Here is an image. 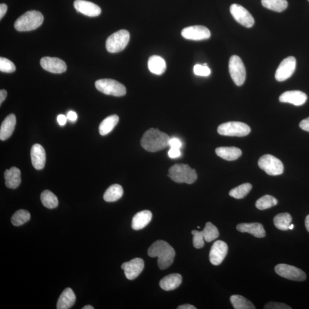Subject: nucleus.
<instances>
[{
  "instance_id": "obj_24",
  "label": "nucleus",
  "mask_w": 309,
  "mask_h": 309,
  "mask_svg": "<svg viewBox=\"0 0 309 309\" xmlns=\"http://www.w3.org/2000/svg\"><path fill=\"white\" fill-rule=\"evenodd\" d=\"M182 282V277L179 274L174 273L164 277L159 282L160 287L164 290L171 291L176 289Z\"/></svg>"
},
{
  "instance_id": "obj_6",
  "label": "nucleus",
  "mask_w": 309,
  "mask_h": 309,
  "mask_svg": "<svg viewBox=\"0 0 309 309\" xmlns=\"http://www.w3.org/2000/svg\"><path fill=\"white\" fill-rule=\"evenodd\" d=\"M130 38L127 30L122 29L110 35L106 41V49L110 53L122 51L127 46Z\"/></svg>"
},
{
  "instance_id": "obj_2",
  "label": "nucleus",
  "mask_w": 309,
  "mask_h": 309,
  "mask_svg": "<svg viewBox=\"0 0 309 309\" xmlns=\"http://www.w3.org/2000/svg\"><path fill=\"white\" fill-rule=\"evenodd\" d=\"M170 137L158 129H150L144 133L140 141L141 146L149 152H157L169 146Z\"/></svg>"
},
{
  "instance_id": "obj_9",
  "label": "nucleus",
  "mask_w": 309,
  "mask_h": 309,
  "mask_svg": "<svg viewBox=\"0 0 309 309\" xmlns=\"http://www.w3.org/2000/svg\"><path fill=\"white\" fill-rule=\"evenodd\" d=\"M228 68L234 83L237 86L243 85L246 80V72L243 63L239 56L233 55L231 57Z\"/></svg>"
},
{
  "instance_id": "obj_35",
  "label": "nucleus",
  "mask_w": 309,
  "mask_h": 309,
  "mask_svg": "<svg viewBox=\"0 0 309 309\" xmlns=\"http://www.w3.org/2000/svg\"><path fill=\"white\" fill-rule=\"evenodd\" d=\"M202 231L204 239L207 243H210L217 239L220 236L218 228L212 223L207 222Z\"/></svg>"
},
{
  "instance_id": "obj_53",
  "label": "nucleus",
  "mask_w": 309,
  "mask_h": 309,
  "mask_svg": "<svg viewBox=\"0 0 309 309\" xmlns=\"http://www.w3.org/2000/svg\"><path fill=\"white\" fill-rule=\"evenodd\" d=\"M308 1H309V0H308Z\"/></svg>"
},
{
  "instance_id": "obj_3",
  "label": "nucleus",
  "mask_w": 309,
  "mask_h": 309,
  "mask_svg": "<svg viewBox=\"0 0 309 309\" xmlns=\"http://www.w3.org/2000/svg\"><path fill=\"white\" fill-rule=\"evenodd\" d=\"M44 21L41 12L29 11L20 16L15 23V28L20 32L31 31L38 28Z\"/></svg>"
},
{
  "instance_id": "obj_21",
  "label": "nucleus",
  "mask_w": 309,
  "mask_h": 309,
  "mask_svg": "<svg viewBox=\"0 0 309 309\" xmlns=\"http://www.w3.org/2000/svg\"><path fill=\"white\" fill-rule=\"evenodd\" d=\"M237 229L241 233H249L257 238H263L266 236L263 224L259 223H241L238 224Z\"/></svg>"
},
{
  "instance_id": "obj_14",
  "label": "nucleus",
  "mask_w": 309,
  "mask_h": 309,
  "mask_svg": "<svg viewBox=\"0 0 309 309\" xmlns=\"http://www.w3.org/2000/svg\"><path fill=\"white\" fill-rule=\"evenodd\" d=\"M121 267L124 270V274L128 280H135L144 269V261L142 258H134L127 263L123 264Z\"/></svg>"
},
{
  "instance_id": "obj_4",
  "label": "nucleus",
  "mask_w": 309,
  "mask_h": 309,
  "mask_svg": "<svg viewBox=\"0 0 309 309\" xmlns=\"http://www.w3.org/2000/svg\"><path fill=\"white\" fill-rule=\"evenodd\" d=\"M169 177L177 183L193 184L197 179L196 170L191 169L187 164H176L169 171Z\"/></svg>"
},
{
  "instance_id": "obj_23",
  "label": "nucleus",
  "mask_w": 309,
  "mask_h": 309,
  "mask_svg": "<svg viewBox=\"0 0 309 309\" xmlns=\"http://www.w3.org/2000/svg\"><path fill=\"white\" fill-rule=\"evenodd\" d=\"M4 177L6 186L9 189H15L21 183V171L18 168L13 167L5 171Z\"/></svg>"
},
{
  "instance_id": "obj_40",
  "label": "nucleus",
  "mask_w": 309,
  "mask_h": 309,
  "mask_svg": "<svg viewBox=\"0 0 309 309\" xmlns=\"http://www.w3.org/2000/svg\"><path fill=\"white\" fill-rule=\"evenodd\" d=\"M194 72L197 76H208L211 74V70L207 66L197 65L194 67Z\"/></svg>"
},
{
  "instance_id": "obj_47",
  "label": "nucleus",
  "mask_w": 309,
  "mask_h": 309,
  "mask_svg": "<svg viewBox=\"0 0 309 309\" xmlns=\"http://www.w3.org/2000/svg\"><path fill=\"white\" fill-rule=\"evenodd\" d=\"M8 6L5 4L0 5V19H2L7 12Z\"/></svg>"
},
{
  "instance_id": "obj_7",
  "label": "nucleus",
  "mask_w": 309,
  "mask_h": 309,
  "mask_svg": "<svg viewBox=\"0 0 309 309\" xmlns=\"http://www.w3.org/2000/svg\"><path fill=\"white\" fill-rule=\"evenodd\" d=\"M250 132L249 126L239 122L224 123L218 128V132L223 136L243 137L248 135Z\"/></svg>"
},
{
  "instance_id": "obj_51",
  "label": "nucleus",
  "mask_w": 309,
  "mask_h": 309,
  "mask_svg": "<svg viewBox=\"0 0 309 309\" xmlns=\"http://www.w3.org/2000/svg\"><path fill=\"white\" fill-rule=\"evenodd\" d=\"M94 308L90 305H87L85 306V307L83 308L82 309H93Z\"/></svg>"
},
{
  "instance_id": "obj_42",
  "label": "nucleus",
  "mask_w": 309,
  "mask_h": 309,
  "mask_svg": "<svg viewBox=\"0 0 309 309\" xmlns=\"http://www.w3.org/2000/svg\"><path fill=\"white\" fill-rule=\"evenodd\" d=\"M169 146L174 149H180L182 147V143L177 137H173L170 139Z\"/></svg>"
},
{
  "instance_id": "obj_29",
  "label": "nucleus",
  "mask_w": 309,
  "mask_h": 309,
  "mask_svg": "<svg viewBox=\"0 0 309 309\" xmlns=\"http://www.w3.org/2000/svg\"><path fill=\"white\" fill-rule=\"evenodd\" d=\"M123 187L119 184H115L110 186L104 194L103 198L107 202H113L122 197Z\"/></svg>"
},
{
  "instance_id": "obj_34",
  "label": "nucleus",
  "mask_w": 309,
  "mask_h": 309,
  "mask_svg": "<svg viewBox=\"0 0 309 309\" xmlns=\"http://www.w3.org/2000/svg\"><path fill=\"white\" fill-rule=\"evenodd\" d=\"M31 219V214L27 210H19L13 214L11 222L15 226H20L27 222Z\"/></svg>"
},
{
  "instance_id": "obj_15",
  "label": "nucleus",
  "mask_w": 309,
  "mask_h": 309,
  "mask_svg": "<svg viewBox=\"0 0 309 309\" xmlns=\"http://www.w3.org/2000/svg\"><path fill=\"white\" fill-rule=\"evenodd\" d=\"M228 253L227 244L222 241L215 242L211 248L209 259L215 266L220 265L224 260Z\"/></svg>"
},
{
  "instance_id": "obj_31",
  "label": "nucleus",
  "mask_w": 309,
  "mask_h": 309,
  "mask_svg": "<svg viewBox=\"0 0 309 309\" xmlns=\"http://www.w3.org/2000/svg\"><path fill=\"white\" fill-rule=\"evenodd\" d=\"M230 301L235 309H255L256 308L251 301L242 295H232L230 297Z\"/></svg>"
},
{
  "instance_id": "obj_50",
  "label": "nucleus",
  "mask_w": 309,
  "mask_h": 309,
  "mask_svg": "<svg viewBox=\"0 0 309 309\" xmlns=\"http://www.w3.org/2000/svg\"><path fill=\"white\" fill-rule=\"evenodd\" d=\"M305 226L307 228V230L309 233V215L306 218L305 220Z\"/></svg>"
},
{
  "instance_id": "obj_19",
  "label": "nucleus",
  "mask_w": 309,
  "mask_h": 309,
  "mask_svg": "<svg viewBox=\"0 0 309 309\" xmlns=\"http://www.w3.org/2000/svg\"><path fill=\"white\" fill-rule=\"evenodd\" d=\"M31 160L33 166L36 170H42L45 166L46 154L44 149L39 144H35L32 147Z\"/></svg>"
},
{
  "instance_id": "obj_44",
  "label": "nucleus",
  "mask_w": 309,
  "mask_h": 309,
  "mask_svg": "<svg viewBox=\"0 0 309 309\" xmlns=\"http://www.w3.org/2000/svg\"><path fill=\"white\" fill-rule=\"evenodd\" d=\"M300 127L302 130L309 132V117L302 120L300 123Z\"/></svg>"
},
{
  "instance_id": "obj_28",
  "label": "nucleus",
  "mask_w": 309,
  "mask_h": 309,
  "mask_svg": "<svg viewBox=\"0 0 309 309\" xmlns=\"http://www.w3.org/2000/svg\"><path fill=\"white\" fill-rule=\"evenodd\" d=\"M119 120V116L116 115H110L106 117L100 124L99 130L100 135L105 136L111 132L118 123Z\"/></svg>"
},
{
  "instance_id": "obj_5",
  "label": "nucleus",
  "mask_w": 309,
  "mask_h": 309,
  "mask_svg": "<svg viewBox=\"0 0 309 309\" xmlns=\"http://www.w3.org/2000/svg\"><path fill=\"white\" fill-rule=\"evenodd\" d=\"M95 87L100 92L106 95L120 97L126 95L125 86L115 80L104 79L97 80Z\"/></svg>"
},
{
  "instance_id": "obj_45",
  "label": "nucleus",
  "mask_w": 309,
  "mask_h": 309,
  "mask_svg": "<svg viewBox=\"0 0 309 309\" xmlns=\"http://www.w3.org/2000/svg\"><path fill=\"white\" fill-rule=\"evenodd\" d=\"M66 117L67 119L71 121V122H75L77 119V113L75 112L72 111V110H70V111L67 113Z\"/></svg>"
},
{
  "instance_id": "obj_22",
  "label": "nucleus",
  "mask_w": 309,
  "mask_h": 309,
  "mask_svg": "<svg viewBox=\"0 0 309 309\" xmlns=\"http://www.w3.org/2000/svg\"><path fill=\"white\" fill-rule=\"evenodd\" d=\"M153 214L149 210L140 211L134 216L132 221V228L135 230H142L150 223Z\"/></svg>"
},
{
  "instance_id": "obj_52",
  "label": "nucleus",
  "mask_w": 309,
  "mask_h": 309,
  "mask_svg": "<svg viewBox=\"0 0 309 309\" xmlns=\"http://www.w3.org/2000/svg\"><path fill=\"white\" fill-rule=\"evenodd\" d=\"M294 224H291L290 225L289 228H288V229H289V230H293V228H294Z\"/></svg>"
},
{
  "instance_id": "obj_33",
  "label": "nucleus",
  "mask_w": 309,
  "mask_h": 309,
  "mask_svg": "<svg viewBox=\"0 0 309 309\" xmlns=\"http://www.w3.org/2000/svg\"><path fill=\"white\" fill-rule=\"evenodd\" d=\"M41 200L44 206L49 209H55L59 204L58 198L49 190L43 191L41 194Z\"/></svg>"
},
{
  "instance_id": "obj_10",
  "label": "nucleus",
  "mask_w": 309,
  "mask_h": 309,
  "mask_svg": "<svg viewBox=\"0 0 309 309\" xmlns=\"http://www.w3.org/2000/svg\"><path fill=\"white\" fill-rule=\"evenodd\" d=\"M275 271L280 276L295 281H304L307 278L304 271L296 267L287 264H279Z\"/></svg>"
},
{
  "instance_id": "obj_36",
  "label": "nucleus",
  "mask_w": 309,
  "mask_h": 309,
  "mask_svg": "<svg viewBox=\"0 0 309 309\" xmlns=\"http://www.w3.org/2000/svg\"><path fill=\"white\" fill-rule=\"evenodd\" d=\"M277 203L278 200L277 199H275L273 196L266 195V196L260 198V199L256 201L255 206H256L258 209L264 210L270 209V208L277 205Z\"/></svg>"
},
{
  "instance_id": "obj_32",
  "label": "nucleus",
  "mask_w": 309,
  "mask_h": 309,
  "mask_svg": "<svg viewBox=\"0 0 309 309\" xmlns=\"http://www.w3.org/2000/svg\"><path fill=\"white\" fill-rule=\"evenodd\" d=\"M262 4L271 11L281 12L287 8L288 3L287 0H262Z\"/></svg>"
},
{
  "instance_id": "obj_48",
  "label": "nucleus",
  "mask_w": 309,
  "mask_h": 309,
  "mask_svg": "<svg viewBox=\"0 0 309 309\" xmlns=\"http://www.w3.org/2000/svg\"><path fill=\"white\" fill-rule=\"evenodd\" d=\"M6 96H7V92L5 89L0 90V104L1 105L5 100Z\"/></svg>"
},
{
  "instance_id": "obj_49",
  "label": "nucleus",
  "mask_w": 309,
  "mask_h": 309,
  "mask_svg": "<svg viewBox=\"0 0 309 309\" xmlns=\"http://www.w3.org/2000/svg\"><path fill=\"white\" fill-rule=\"evenodd\" d=\"M177 309H197V308L190 304H184L178 307Z\"/></svg>"
},
{
  "instance_id": "obj_27",
  "label": "nucleus",
  "mask_w": 309,
  "mask_h": 309,
  "mask_svg": "<svg viewBox=\"0 0 309 309\" xmlns=\"http://www.w3.org/2000/svg\"><path fill=\"white\" fill-rule=\"evenodd\" d=\"M148 66L151 72L157 75H161L165 72L166 63L161 57L154 55L149 58Z\"/></svg>"
},
{
  "instance_id": "obj_38",
  "label": "nucleus",
  "mask_w": 309,
  "mask_h": 309,
  "mask_svg": "<svg viewBox=\"0 0 309 309\" xmlns=\"http://www.w3.org/2000/svg\"><path fill=\"white\" fill-rule=\"evenodd\" d=\"M16 66L8 59L0 58V70L2 72L12 73L16 70Z\"/></svg>"
},
{
  "instance_id": "obj_8",
  "label": "nucleus",
  "mask_w": 309,
  "mask_h": 309,
  "mask_svg": "<svg viewBox=\"0 0 309 309\" xmlns=\"http://www.w3.org/2000/svg\"><path fill=\"white\" fill-rule=\"evenodd\" d=\"M258 166L269 176H279L284 173L283 163L271 154H267L262 156L258 161Z\"/></svg>"
},
{
  "instance_id": "obj_39",
  "label": "nucleus",
  "mask_w": 309,
  "mask_h": 309,
  "mask_svg": "<svg viewBox=\"0 0 309 309\" xmlns=\"http://www.w3.org/2000/svg\"><path fill=\"white\" fill-rule=\"evenodd\" d=\"M193 235V244L196 248H201L204 246V239L202 231L193 230L191 232Z\"/></svg>"
},
{
  "instance_id": "obj_41",
  "label": "nucleus",
  "mask_w": 309,
  "mask_h": 309,
  "mask_svg": "<svg viewBox=\"0 0 309 309\" xmlns=\"http://www.w3.org/2000/svg\"><path fill=\"white\" fill-rule=\"evenodd\" d=\"M264 309H291V308L286 304L280 302H271L265 306Z\"/></svg>"
},
{
  "instance_id": "obj_11",
  "label": "nucleus",
  "mask_w": 309,
  "mask_h": 309,
  "mask_svg": "<svg viewBox=\"0 0 309 309\" xmlns=\"http://www.w3.org/2000/svg\"><path fill=\"white\" fill-rule=\"evenodd\" d=\"M296 59L289 56L282 61L275 72V79L278 82H284L293 75L296 68Z\"/></svg>"
},
{
  "instance_id": "obj_20",
  "label": "nucleus",
  "mask_w": 309,
  "mask_h": 309,
  "mask_svg": "<svg viewBox=\"0 0 309 309\" xmlns=\"http://www.w3.org/2000/svg\"><path fill=\"white\" fill-rule=\"evenodd\" d=\"M16 124V117L15 114H10L3 121L0 128V139L2 141L8 139L14 132Z\"/></svg>"
},
{
  "instance_id": "obj_16",
  "label": "nucleus",
  "mask_w": 309,
  "mask_h": 309,
  "mask_svg": "<svg viewBox=\"0 0 309 309\" xmlns=\"http://www.w3.org/2000/svg\"><path fill=\"white\" fill-rule=\"evenodd\" d=\"M40 65L46 71L53 73H62L67 69L66 63L58 58L44 57L40 60Z\"/></svg>"
},
{
  "instance_id": "obj_13",
  "label": "nucleus",
  "mask_w": 309,
  "mask_h": 309,
  "mask_svg": "<svg viewBox=\"0 0 309 309\" xmlns=\"http://www.w3.org/2000/svg\"><path fill=\"white\" fill-rule=\"evenodd\" d=\"M181 34L184 39L194 41L206 40L211 36L210 30L201 25L189 26L183 29Z\"/></svg>"
},
{
  "instance_id": "obj_18",
  "label": "nucleus",
  "mask_w": 309,
  "mask_h": 309,
  "mask_svg": "<svg viewBox=\"0 0 309 309\" xmlns=\"http://www.w3.org/2000/svg\"><path fill=\"white\" fill-rule=\"evenodd\" d=\"M307 99V94L300 90H290L285 92L282 93L279 98L280 102L292 104L295 106L304 105Z\"/></svg>"
},
{
  "instance_id": "obj_30",
  "label": "nucleus",
  "mask_w": 309,
  "mask_h": 309,
  "mask_svg": "<svg viewBox=\"0 0 309 309\" xmlns=\"http://www.w3.org/2000/svg\"><path fill=\"white\" fill-rule=\"evenodd\" d=\"M291 221V216L290 214L287 213L279 214L274 218L275 226L278 229L283 231L288 230Z\"/></svg>"
},
{
  "instance_id": "obj_1",
  "label": "nucleus",
  "mask_w": 309,
  "mask_h": 309,
  "mask_svg": "<svg viewBox=\"0 0 309 309\" xmlns=\"http://www.w3.org/2000/svg\"><path fill=\"white\" fill-rule=\"evenodd\" d=\"M148 255L150 257H157V265L161 270H165L173 263L176 251L167 242L157 241L149 247Z\"/></svg>"
},
{
  "instance_id": "obj_37",
  "label": "nucleus",
  "mask_w": 309,
  "mask_h": 309,
  "mask_svg": "<svg viewBox=\"0 0 309 309\" xmlns=\"http://www.w3.org/2000/svg\"><path fill=\"white\" fill-rule=\"evenodd\" d=\"M252 189L250 183H244L232 189L229 193L230 196L236 199H243L250 193Z\"/></svg>"
},
{
  "instance_id": "obj_46",
  "label": "nucleus",
  "mask_w": 309,
  "mask_h": 309,
  "mask_svg": "<svg viewBox=\"0 0 309 309\" xmlns=\"http://www.w3.org/2000/svg\"><path fill=\"white\" fill-rule=\"evenodd\" d=\"M67 117L65 115H59L58 116V118H57V120H58V122L60 126H64L66 125L67 121Z\"/></svg>"
},
{
  "instance_id": "obj_25",
  "label": "nucleus",
  "mask_w": 309,
  "mask_h": 309,
  "mask_svg": "<svg viewBox=\"0 0 309 309\" xmlns=\"http://www.w3.org/2000/svg\"><path fill=\"white\" fill-rule=\"evenodd\" d=\"M76 302V295L70 288H66L63 291L59 298L57 309H68L71 308Z\"/></svg>"
},
{
  "instance_id": "obj_12",
  "label": "nucleus",
  "mask_w": 309,
  "mask_h": 309,
  "mask_svg": "<svg viewBox=\"0 0 309 309\" xmlns=\"http://www.w3.org/2000/svg\"><path fill=\"white\" fill-rule=\"evenodd\" d=\"M230 10L231 15L241 25L246 28H251L254 25L253 17L243 6L234 4L231 5Z\"/></svg>"
},
{
  "instance_id": "obj_17",
  "label": "nucleus",
  "mask_w": 309,
  "mask_h": 309,
  "mask_svg": "<svg viewBox=\"0 0 309 309\" xmlns=\"http://www.w3.org/2000/svg\"><path fill=\"white\" fill-rule=\"evenodd\" d=\"M73 5L77 12L87 16H98L102 12V10L98 5L86 0H76Z\"/></svg>"
},
{
  "instance_id": "obj_43",
  "label": "nucleus",
  "mask_w": 309,
  "mask_h": 309,
  "mask_svg": "<svg viewBox=\"0 0 309 309\" xmlns=\"http://www.w3.org/2000/svg\"><path fill=\"white\" fill-rule=\"evenodd\" d=\"M168 154H169V157L171 159L177 158V157H179L181 155L180 149L170 148Z\"/></svg>"
},
{
  "instance_id": "obj_26",
  "label": "nucleus",
  "mask_w": 309,
  "mask_h": 309,
  "mask_svg": "<svg viewBox=\"0 0 309 309\" xmlns=\"http://www.w3.org/2000/svg\"><path fill=\"white\" fill-rule=\"evenodd\" d=\"M216 153L218 156L228 161L236 160L242 155V151L235 147L217 148Z\"/></svg>"
}]
</instances>
